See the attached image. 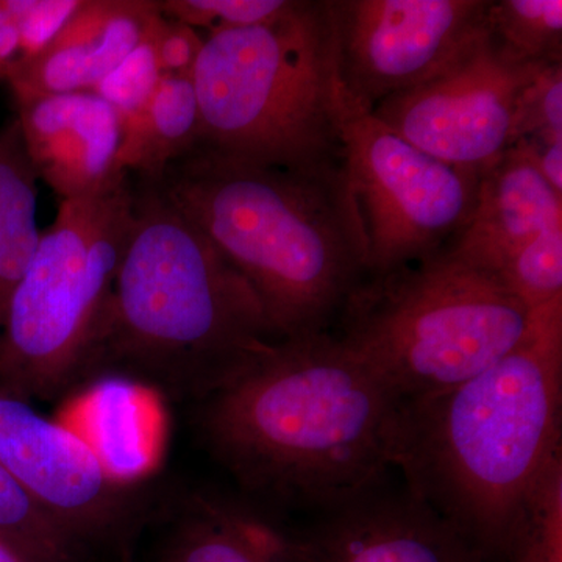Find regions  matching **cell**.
Segmentation results:
<instances>
[{"label": "cell", "instance_id": "cell-1", "mask_svg": "<svg viewBox=\"0 0 562 562\" xmlns=\"http://www.w3.org/2000/svg\"><path fill=\"white\" fill-rule=\"evenodd\" d=\"M402 406L327 331L262 347L195 403V420L247 501L317 516L387 483Z\"/></svg>", "mask_w": 562, "mask_h": 562}, {"label": "cell", "instance_id": "cell-2", "mask_svg": "<svg viewBox=\"0 0 562 562\" xmlns=\"http://www.w3.org/2000/svg\"><path fill=\"white\" fill-rule=\"evenodd\" d=\"M144 184L247 281L279 339L327 333L366 277L364 236L341 160L283 168L199 143Z\"/></svg>", "mask_w": 562, "mask_h": 562}, {"label": "cell", "instance_id": "cell-3", "mask_svg": "<svg viewBox=\"0 0 562 562\" xmlns=\"http://www.w3.org/2000/svg\"><path fill=\"white\" fill-rule=\"evenodd\" d=\"M562 297L532 312L508 355L454 390L402 406L395 471L498 562L520 506L562 453Z\"/></svg>", "mask_w": 562, "mask_h": 562}, {"label": "cell", "instance_id": "cell-4", "mask_svg": "<svg viewBox=\"0 0 562 562\" xmlns=\"http://www.w3.org/2000/svg\"><path fill=\"white\" fill-rule=\"evenodd\" d=\"M279 341L247 281L184 214L135 183V221L81 384L117 379L198 403Z\"/></svg>", "mask_w": 562, "mask_h": 562}, {"label": "cell", "instance_id": "cell-5", "mask_svg": "<svg viewBox=\"0 0 562 562\" xmlns=\"http://www.w3.org/2000/svg\"><path fill=\"white\" fill-rule=\"evenodd\" d=\"M532 312L494 273L443 250L366 277L344 303L336 338L402 405L469 382L524 338Z\"/></svg>", "mask_w": 562, "mask_h": 562}, {"label": "cell", "instance_id": "cell-6", "mask_svg": "<svg viewBox=\"0 0 562 562\" xmlns=\"http://www.w3.org/2000/svg\"><path fill=\"white\" fill-rule=\"evenodd\" d=\"M336 77L328 0H295L279 20L209 35L192 74L199 143L283 168L341 160L333 110Z\"/></svg>", "mask_w": 562, "mask_h": 562}, {"label": "cell", "instance_id": "cell-7", "mask_svg": "<svg viewBox=\"0 0 562 562\" xmlns=\"http://www.w3.org/2000/svg\"><path fill=\"white\" fill-rule=\"evenodd\" d=\"M135 221V183L60 202L11 295L0 331V394L55 401L81 384L101 338Z\"/></svg>", "mask_w": 562, "mask_h": 562}, {"label": "cell", "instance_id": "cell-8", "mask_svg": "<svg viewBox=\"0 0 562 562\" xmlns=\"http://www.w3.org/2000/svg\"><path fill=\"white\" fill-rule=\"evenodd\" d=\"M336 135L366 244V277L428 260L471 221L479 173L461 171L392 132L336 77Z\"/></svg>", "mask_w": 562, "mask_h": 562}, {"label": "cell", "instance_id": "cell-9", "mask_svg": "<svg viewBox=\"0 0 562 562\" xmlns=\"http://www.w3.org/2000/svg\"><path fill=\"white\" fill-rule=\"evenodd\" d=\"M541 66L506 57L487 31L441 72L372 113L435 160L482 176L514 146L517 102Z\"/></svg>", "mask_w": 562, "mask_h": 562}, {"label": "cell", "instance_id": "cell-10", "mask_svg": "<svg viewBox=\"0 0 562 562\" xmlns=\"http://www.w3.org/2000/svg\"><path fill=\"white\" fill-rule=\"evenodd\" d=\"M344 87L369 106L413 90L482 38L491 0H328Z\"/></svg>", "mask_w": 562, "mask_h": 562}, {"label": "cell", "instance_id": "cell-11", "mask_svg": "<svg viewBox=\"0 0 562 562\" xmlns=\"http://www.w3.org/2000/svg\"><path fill=\"white\" fill-rule=\"evenodd\" d=\"M0 462L85 547L131 520L127 483L79 430L0 394Z\"/></svg>", "mask_w": 562, "mask_h": 562}, {"label": "cell", "instance_id": "cell-12", "mask_svg": "<svg viewBox=\"0 0 562 562\" xmlns=\"http://www.w3.org/2000/svg\"><path fill=\"white\" fill-rule=\"evenodd\" d=\"M301 535L310 562H484L405 484L384 483L317 514Z\"/></svg>", "mask_w": 562, "mask_h": 562}, {"label": "cell", "instance_id": "cell-13", "mask_svg": "<svg viewBox=\"0 0 562 562\" xmlns=\"http://www.w3.org/2000/svg\"><path fill=\"white\" fill-rule=\"evenodd\" d=\"M22 140L38 180L63 201L87 198L122 176L124 125L92 91L14 101Z\"/></svg>", "mask_w": 562, "mask_h": 562}, {"label": "cell", "instance_id": "cell-14", "mask_svg": "<svg viewBox=\"0 0 562 562\" xmlns=\"http://www.w3.org/2000/svg\"><path fill=\"white\" fill-rule=\"evenodd\" d=\"M162 16L158 0H81L49 46L7 74L13 101L92 91Z\"/></svg>", "mask_w": 562, "mask_h": 562}, {"label": "cell", "instance_id": "cell-15", "mask_svg": "<svg viewBox=\"0 0 562 562\" xmlns=\"http://www.w3.org/2000/svg\"><path fill=\"white\" fill-rule=\"evenodd\" d=\"M562 225V198L519 144L480 177L471 221L450 254L494 273L547 228Z\"/></svg>", "mask_w": 562, "mask_h": 562}, {"label": "cell", "instance_id": "cell-16", "mask_svg": "<svg viewBox=\"0 0 562 562\" xmlns=\"http://www.w3.org/2000/svg\"><path fill=\"white\" fill-rule=\"evenodd\" d=\"M254 502L195 495L154 562H310L301 530Z\"/></svg>", "mask_w": 562, "mask_h": 562}, {"label": "cell", "instance_id": "cell-17", "mask_svg": "<svg viewBox=\"0 0 562 562\" xmlns=\"http://www.w3.org/2000/svg\"><path fill=\"white\" fill-rule=\"evenodd\" d=\"M201 140V111L192 77L162 76L143 114L124 131L117 166L154 183Z\"/></svg>", "mask_w": 562, "mask_h": 562}, {"label": "cell", "instance_id": "cell-18", "mask_svg": "<svg viewBox=\"0 0 562 562\" xmlns=\"http://www.w3.org/2000/svg\"><path fill=\"white\" fill-rule=\"evenodd\" d=\"M38 176L22 140L16 116L0 125V331L40 241Z\"/></svg>", "mask_w": 562, "mask_h": 562}, {"label": "cell", "instance_id": "cell-19", "mask_svg": "<svg viewBox=\"0 0 562 562\" xmlns=\"http://www.w3.org/2000/svg\"><path fill=\"white\" fill-rule=\"evenodd\" d=\"M0 541L27 562H83L87 547L0 462Z\"/></svg>", "mask_w": 562, "mask_h": 562}, {"label": "cell", "instance_id": "cell-20", "mask_svg": "<svg viewBox=\"0 0 562 562\" xmlns=\"http://www.w3.org/2000/svg\"><path fill=\"white\" fill-rule=\"evenodd\" d=\"M487 27L506 57L520 65L562 63L561 0L491 2Z\"/></svg>", "mask_w": 562, "mask_h": 562}, {"label": "cell", "instance_id": "cell-21", "mask_svg": "<svg viewBox=\"0 0 562 562\" xmlns=\"http://www.w3.org/2000/svg\"><path fill=\"white\" fill-rule=\"evenodd\" d=\"M498 562H562V453L532 484Z\"/></svg>", "mask_w": 562, "mask_h": 562}, {"label": "cell", "instance_id": "cell-22", "mask_svg": "<svg viewBox=\"0 0 562 562\" xmlns=\"http://www.w3.org/2000/svg\"><path fill=\"white\" fill-rule=\"evenodd\" d=\"M497 277L531 312L562 297V225L528 243Z\"/></svg>", "mask_w": 562, "mask_h": 562}, {"label": "cell", "instance_id": "cell-23", "mask_svg": "<svg viewBox=\"0 0 562 562\" xmlns=\"http://www.w3.org/2000/svg\"><path fill=\"white\" fill-rule=\"evenodd\" d=\"M161 20L162 16L128 57L92 90L120 114L124 131L149 105L162 79L155 52V33Z\"/></svg>", "mask_w": 562, "mask_h": 562}, {"label": "cell", "instance_id": "cell-24", "mask_svg": "<svg viewBox=\"0 0 562 562\" xmlns=\"http://www.w3.org/2000/svg\"><path fill=\"white\" fill-rule=\"evenodd\" d=\"M162 16L209 35L279 20L295 0H158ZM206 35V36H209Z\"/></svg>", "mask_w": 562, "mask_h": 562}, {"label": "cell", "instance_id": "cell-25", "mask_svg": "<svg viewBox=\"0 0 562 562\" xmlns=\"http://www.w3.org/2000/svg\"><path fill=\"white\" fill-rule=\"evenodd\" d=\"M513 133L514 144L519 139L562 140V63L541 66L525 85Z\"/></svg>", "mask_w": 562, "mask_h": 562}, {"label": "cell", "instance_id": "cell-26", "mask_svg": "<svg viewBox=\"0 0 562 562\" xmlns=\"http://www.w3.org/2000/svg\"><path fill=\"white\" fill-rule=\"evenodd\" d=\"M20 33V58L27 61L63 31L81 0H3Z\"/></svg>", "mask_w": 562, "mask_h": 562}, {"label": "cell", "instance_id": "cell-27", "mask_svg": "<svg viewBox=\"0 0 562 562\" xmlns=\"http://www.w3.org/2000/svg\"><path fill=\"white\" fill-rule=\"evenodd\" d=\"M205 38L183 22L162 16L155 33V52L162 76L192 77Z\"/></svg>", "mask_w": 562, "mask_h": 562}, {"label": "cell", "instance_id": "cell-28", "mask_svg": "<svg viewBox=\"0 0 562 562\" xmlns=\"http://www.w3.org/2000/svg\"><path fill=\"white\" fill-rule=\"evenodd\" d=\"M20 58V33L5 2L0 0V80H5L11 66Z\"/></svg>", "mask_w": 562, "mask_h": 562}, {"label": "cell", "instance_id": "cell-29", "mask_svg": "<svg viewBox=\"0 0 562 562\" xmlns=\"http://www.w3.org/2000/svg\"><path fill=\"white\" fill-rule=\"evenodd\" d=\"M0 562H27L21 554L14 552L9 546L0 541Z\"/></svg>", "mask_w": 562, "mask_h": 562}]
</instances>
